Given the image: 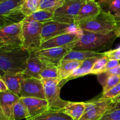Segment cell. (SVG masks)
Here are the masks:
<instances>
[{"instance_id": "obj_1", "label": "cell", "mask_w": 120, "mask_h": 120, "mask_svg": "<svg viewBox=\"0 0 120 120\" xmlns=\"http://www.w3.org/2000/svg\"><path fill=\"white\" fill-rule=\"evenodd\" d=\"M29 55L30 52L23 48H0L1 75L24 72Z\"/></svg>"}, {"instance_id": "obj_2", "label": "cell", "mask_w": 120, "mask_h": 120, "mask_svg": "<svg viewBox=\"0 0 120 120\" xmlns=\"http://www.w3.org/2000/svg\"><path fill=\"white\" fill-rule=\"evenodd\" d=\"M117 38L115 31L104 35L83 30V36L74 45L72 50L99 52L110 49Z\"/></svg>"}, {"instance_id": "obj_3", "label": "cell", "mask_w": 120, "mask_h": 120, "mask_svg": "<svg viewBox=\"0 0 120 120\" xmlns=\"http://www.w3.org/2000/svg\"><path fill=\"white\" fill-rule=\"evenodd\" d=\"M43 23L25 19L22 22V48L29 52H37L42 44Z\"/></svg>"}, {"instance_id": "obj_4", "label": "cell", "mask_w": 120, "mask_h": 120, "mask_svg": "<svg viewBox=\"0 0 120 120\" xmlns=\"http://www.w3.org/2000/svg\"><path fill=\"white\" fill-rule=\"evenodd\" d=\"M42 82L44 87L46 100L49 104L50 109L62 110L69 101L62 100L60 97L62 87L68 82L67 79H42Z\"/></svg>"}, {"instance_id": "obj_5", "label": "cell", "mask_w": 120, "mask_h": 120, "mask_svg": "<svg viewBox=\"0 0 120 120\" xmlns=\"http://www.w3.org/2000/svg\"><path fill=\"white\" fill-rule=\"evenodd\" d=\"M117 26L118 22L114 16L101 10L100 13L92 21L79 27L86 31L106 35L115 31Z\"/></svg>"}, {"instance_id": "obj_6", "label": "cell", "mask_w": 120, "mask_h": 120, "mask_svg": "<svg viewBox=\"0 0 120 120\" xmlns=\"http://www.w3.org/2000/svg\"><path fill=\"white\" fill-rule=\"evenodd\" d=\"M0 48H22V22L0 28Z\"/></svg>"}, {"instance_id": "obj_7", "label": "cell", "mask_w": 120, "mask_h": 120, "mask_svg": "<svg viewBox=\"0 0 120 120\" xmlns=\"http://www.w3.org/2000/svg\"><path fill=\"white\" fill-rule=\"evenodd\" d=\"M86 0H65L63 5L54 13L52 21L75 24V19Z\"/></svg>"}, {"instance_id": "obj_8", "label": "cell", "mask_w": 120, "mask_h": 120, "mask_svg": "<svg viewBox=\"0 0 120 120\" xmlns=\"http://www.w3.org/2000/svg\"><path fill=\"white\" fill-rule=\"evenodd\" d=\"M69 33L83 35V30L75 24H67L51 21L43 25L42 30V43L59 35Z\"/></svg>"}, {"instance_id": "obj_9", "label": "cell", "mask_w": 120, "mask_h": 120, "mask_svg": "<svg viewBox=\"0 0 120 120\" xmlns=\"http://www.w3.org/2000/svg\"><path fill=\"white\" fill-rule=\"evenodd\" d=\"M85 103V111L80 120H98L113 106L112 100L103 96Z\"/></svg>"}, {"instance_id": "obj_10", "label": "cell", "mask_w": 120, "mask_h": 120, "mask_svg": "<svg viewBox=\"0 0 120 120\" xmlns=\"http://www.w3.org/2000/svg\"><path fill=\"white\" fill-rule=\"evenodd\" d=\"M71 50L68 48H52L35 52L39 57L49 67L58 66L61 61Z\"/></svg>"}, {"instance_id": "obj_11", "label": "cell", "mask_w": 120, "mask_h": 120, "mask_svg": "<svg viewBox=\"0 0 120 120\" xmlns=\"http://www.w3.org/2000/svg\"><path fill=\"white\" fill-rule=\"evenodd\" d=\"M19 97H36L46 99L42 80L35 77H27L22 83Z\"/></svg>"}, {"instance_id": "obj_12", "label": "cell", "mask_w": 120, "mask_h": 120, "mask_svg": "<svg viewBox=\"0 0 120 120\" xmlns=\"http://www.w3.org/2000/svg\"><path fill=\"white\" fill-rule=\"evenodd\" d=\"M82 36L83 35L76 33H69L59 35L43 42L41 49L52 48H68L72 50L73 47Z\"/></svg>"}, {"instance_id": "obj_13", "label": "cell", "mask_w": 120, "mask_h": 120, "mask_svg": "<svg viewBox=\"0 0 120 120\" xmlns=\"http://www.w3.org/2000/svg\"><path fill=\"white\" fill-rule=\"evenodd\" d=\"M101 11L98 2L94 0H86L75 19L77 26L84 25L94 19Z\"/></svg>"}, {"instance_id": "obj_14", "label": "cell", "mask_w": 120, "mask_h": 120, "mask_svg": "<svg viewBox=\"0 0 120 120\" xmlns=\"http://www.w3.org/2000/svg\"><path fill=\"white\" fill-rule=\"evenodd\" d=\"M20 98L17 95L8 90L5 93H0V111L1 120H13V108L15 103Z\"/></svg>"}, {"instance_id": "obj_15", "label": "cell", "mask_w": 120, "mask_h": 120, "mask_svg": "<svg viewBox=\"0 0 120 120\" xmlns=\"http://www.w3.org/2000/svg\"><path fill=\"white\" fill-rule=\"evenodd\" d=\"M48 67L38 56L35 52H31L27 62L26 68L23 74L25 78L35 77L41 79V73L45 69Z\"/></svg>"}, {"instance_id": "obj_16", "label": "cell", "mask_w": 120, "mask_h": 120, "mask_svg": "<svg viewBox=\"0 0 120 120\" xmlns=\"http://www.w3.org/2000/svg\"><path fill=\"white\" fill-rule=\"evenodd\" d=\"M28 109L30 118L49 110V104L46 99L36 97H20Z\"/></svg>"}, {"instance_id": "obj_17", "label": "cell", "mask_w": 120, "mask_h": 120, "mask_svg": "<svg viewBox=\"0 0 120 120\" xmlns=\"http://www.w3.org/2000/svg\"><path fill=\"white\" fill-rule=\"evenodd\" d=\"M0 77L7 84L8 90L19 96L21 91L22 83L25 79L23 73H4Z\"/></svg>"}, {"instance_id": "obj_18", "label": "cell", "mask_w": 120, "mask_h": 120, "mask_svg": "<svg viewBox=\"0 0 120 120\" xmlns=\"http://www.w3.org/2000/svg\"><path fill=\"white\" fill-rule=\"evenodd\" d=\"M82 63V61L63 59L57 66L59 77L61 79H68Z\"/></svg>"}, {"instance_id": "obj_19", "label": "cell", "mask_w": 120, "mask_h": 120, "mask_svg": "<svg viewBox=\"0 0 120 120\" xmlns=\"http://www.w3.org/2000/svg\"><path fill=\"white\" fill-rule=\"evenodd\" d=\"M25 0H6L0 2V16L22 12L21 8Z\"/></svg>"}, {"instance_id": "obj_20", "label": "cell", "mask_w": 120, "mask_h": 120, "mask_svg": "<svg viewBox=\"0 0 120 120\" xmlns=\"http://www.w3.org/2000/svg\"><path fill=\"white\" fill-rule=\"evenodd\" d=\"M85 109L86 103L84 102L69 101L61 110L74 120H80L84 114Z\"/></svg>"}, {"instance_id": "obj_21", "label": "cell", "mask_w": 120, "mask_h": 120, "mask_svg": "<svg viewBox=\"0 0 120 120\" xmlns=\"http://www.w3.org/2000/svg\"><path fill=\"white\" fill-rule=\"evenodd\" d=\"M97 2L103 11L113 15L120 22V0H100Z\"/></svg>"}, {"instance_id": "obj_22", "label": "cell", "mask_w": 120, "mask_h": 120, "mask_svg": "<svg viewBox=\"0 0 120 120\" xmlns=\"http://www.w3.org/2000/svg\"><path fill=\"white\" fill-rule=\"evenodd\" d=\"M28 120H74L61 110L49 109Z\"/></svg>"}, {"instance_id": "obj_23", "label": "cell", "mask_w": 120, "mask_h": 120, "mask_svg": "<svg viewBox=\"0 0 120 120\" xmlns=\"http://www.w3.org/2000/svg\"><path fill=\"white\" fill-rule=\"evenodd\" d=\"M104 56V53L100 52H94L91 51H84V50H71L69 53L64 57V60H73L83 61L93 57H102Z\"/></svg>"}, {"instance_id": "obj_24", "label": "cell", "mask_w": 120, "mask_h": 120, "mask_svg": "<svg viewBox=\"0 0 120 120\" xmlns=\"http://www.w3.org/2000/svg\"><path fill=\"white\" fill-rule=\"evenodd\" d=\"M98 58H100V57H93V58L88 59L83 61L81 65L77 69H76L70 77H68L67 80L69 81L70 80L75 79L86 76V75L91 73L93 66L95 62L98 59Z\"/></svg>"}, {"instance_id": "obj_25", "label": "cell", "mask_w": 120, "mask_h": 120, "mask_svg": "<svg viewBox=\"0 0 120 120\" xmlns=\"http://www.w3.org/2000/svg\"><path fill=\"white\" fill-rule=\"evenodd\" d=\"M30 118L26 107L20 98L15 103L13 108V120H28Z\"/></svg>"}, {"instance_id": "obj_26", "label": "cell", "mask_w": 120, "mask_h": 120, "mask_svg": "<svg viewBox=\"0 0 120 120\" xmlns=\"http://www.w3.org/2000/svg\"><path fill=\"white\" fill-rule=\"evenodd\" d=\"M99 79H103L101 82L103 88V93H105L107 91H110L111 89L116 87L120 83V77L115 75H110L105 76L103 74L98 75Z\"/></svg>"}, {"instance_id": "obj_27", "label": "cell", "mask_w": 120, "mask_h": 120, "mask_svg": "<svg viewBox=\"0 0 120 120\" xmlns=\"http://www.w3.org/2000/svg\"><path fill=\"white\" fill-rule=\"evenodd\" d=\"M54 13L46 10H38L29 16L25 18L26 19L34 21L41 23H45L52 21Z\"/></svg>"}, {"instance_id": "obj_28", "label": "cell", "mask_w": 120, "mask_h": 120, "mask_svg": "<svg viewBox=\"0 0 120 120\" xmlns=\"http://www.w3.org/2000/svg\"><path fill=\"white\" fill-rule=\"evenodd\" d=\"M65 0H41L39 10H46L55 13L64 4Z\"/></svg>"}, {"instance_id": "obj_29", "label": "cell", "mask_w": 120, "mask_h": 120, "mask_svg": "<svg viewBox=\"0 0 120 120\" xmlns=\"http://www.w3.org/2000/svg\"><path fill=\"white\" fill-rule=\"evenodd\" d=\"M41 0H25L21 8V11L25 16H29L39 10Z\"/></svg>"}, {"instance_id": "obj_30", "label": "cell", "mask_w": 120, "mask_h": 120, "mask_svg": "<svg viewBox=\"0 0 120 120\" xmlns=\"http://www.w3.org/2000/svg\"><path fill=\"white\" fill-rule=\"evenodd\" d=\"M109 60V59L105 55L98 58V59L94 64L90 74L98 75L103 73V70Z\"/></svg>"}, {"instance_id": "obj_31", "label": "cell", "mask_w": 120, "mask_h": 120, "mask_svg": "<svg viewBox=\"0 0 120 120\" xmlns=\"http://www.w3.org/2000/svg\"><path fill=\"white\" fill-rule=\"evenodd\" d=\"M41 79H57L59 78V72L57 66L48 67L45 69L41 73Z\"/></svg>"}, {"instance_id": "obj_32", "label": "cell", "mask_w": 120, "mask_h": 120, "mask_svg": "<svg viewBox=\"0 0 120 120\" xmlns=\"http://www.w3.org/2000/svg\"><path fill=\"white\" fill-rule=\"evenodd\" d=\"M98 120H120V109L111 107Z\"/></svg>"}, {"instance_id": "obj_33", "label": "cell", "mask_w": 120, "mask_h": 120, "mask_svg": "<svg viewBox=\"0 0 120 120\" xmlns=\"http://www.w3.org/2000/svg\"><path fill=\"white\" fill-rule=\"evenodd\" d=\"M120 94V83L118 85L116 86L114 88L110 90V91H107L105 93H103V97H105L109 99H113L114 98L118 96V95Z\"/></svg>"}, {"instance_id": "obj_34", "label": "cell", "mask_w": 120, "mask_h": 120, "mask_svg": "<svg viewBox=\"0 0 120 120\" xmlns=\"http://www.w3.org/2000/svg\"><path fill=\"white\" fill-rule=\"evenodd\" d=\"M104 55L106 56L109 59H114L120 60V47L114 50H110L104 52Z\"/></svg>"}, {"instance_id": "obj_35", "label": "cell", "mask_w": 120, "mask_h": 120, "mask_svg": "<svg viewBox=\"0 0 120 120\" xmlns=\"http://www.w3.org/2000/svg\"><path fill=\"white\" fill-rule=\"evenodd\" d=\"M120 64V62L118 60L114 59H109L107 63L106 66H105V68H104V70H103V73L106 72V71H109V70L118 66Z\"/></svg>"}, {"instance_id": "obj_36", "label": "cell", "mask_w": 120, "mask_h": 120, "mask_svg": "<svg viewBox=\"0 0 120 120\" xmlns=\"http://www.w3.org/2000/svg\"><path fill=\"white\" fill-rule=\"evenodd\" d=\"M104 75L105 76H110V75H115V76H118L120 77V64L118 66L109 70L105 73H103Z\"/></svg>"}, {"instance_id": "obj_37", "label": "cell", "mask_w": 120, "mask_h": 120, "mask_svg": "<svg viewBox=\"0 0 120 120\" xmlns=\"http://www.w3.org/2000/svg\"><path fill=\"white\" fill-rule=\"evenodd\" d=\"M8 91V87L4 80L0 77V93H5Z\"/></svg>"}, {"instance_id": "obj_38", "label": "cell", "mask_w": 120, "mask_h": 120, "mask_svg": "<svg viewBox=\"0 0 120 120\" xmlns=\"http://www.w3.org/2000/svg\"><path fill=\"white\" fill-rule=\"evenodd\" d=\"M115 32H116L117 37L120 38V22H118V26L115 30Z\"/></svg>"}, {"instance_id": "obj_39", "label": "cell", "mask_w": 120, "mask_h": 120, "mask_svg": "<svg viewBox=\"0 0 120 120\" xmlns=\"http://www.w3.org/2000/svg\"><path fill=\"white\" fill-rule=\"evenodd\" d=\"M112 103H113V104L120 101V94L118 95V96H117L116 97H115V98H114L113 99H112Z\"/></svg>"}, {"instance_id": "obj_40", "label": "cell", "mask_w": 120, "mask_h": 120, "mask_svg": "<svg viewBox=\"0 0 120 120\" xmlns=\"http://www.w3.org/2000/svg\"><path fill=\"white\" fill-rule=\"evenodd\" d=\"M112 107L114 108V109H120V101L113 104V106H112Z\"/></svg>"}, {"instance_id": "obj_41", "label": "cell", "mask_w": 120, "mask_h": 120, "mask_svg": "<svg viewBox=\"0 0 120 120\" xmlns=\"http://www.w3.org/2000/svg\"><path fill=\"white\" fill-rule=\"evenodd\" d=\"M6 1V0H0V2H3V1Z\"/></svg>"}, {"instance_id": "obj_42", "label": "cell", "mask_w": 120, "mask_h": 120, "mask_svg": "<svg viewBox=\"0 0 120 120\" xmlns=\"http://www.w3.org/2000/svg\"><path fill=\"white\" fill-rule=\"evenodd\" d=\"M94 1H96V2H98V1H100V0H94Z\"/></svg>"}, {"instance_id": "obj_43", "label": "cell", "mask_w": 120, "mask_h": 120, "mask_svg": "<svg viewBox=\"0 0 120 120\" xmlns=\"http://www.w3.org/2000/svg\"></svg>"}]
</instances>
